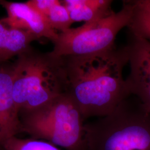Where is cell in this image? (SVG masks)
Instances as JSON below:
<instances>
[{
	"instance_id": "obj_1",
	"label": "cell",
	"mask_w": 150,
	"mask_h": 150,
	"mask_svg": "<svg viewBox=\"0 0 150 150\" xmlns=\"http://www.w3.org/2000/svg\"><path fill=\"white\" fill-rule=\"evenodd\" d=\"M64 57L69 92L84 121L110 115L131 96L122 75L129 62L127 45L97 54Z\"/></svg>"
},
{
	"instance_id": "obj_2",
	"label": "cell",
	"mask_w": 150,
	"mask_h": 150,
	"mask_svg": "<svg viewBox=\"0 0 150 150\" xmlns=\"http://www.w3.org/2000/svg\"><path fill=\"white\" fill-rule=\"evenodd\" d=\"M13 95L20 115L36 110L69 92L64 57L30 48L12 64Z\"/></svg>"
},
{
	"instance_id": "obj_3",
	"label": "cell",
	"mask_w": 150,
	"mask_h": 150,
	"mask_svg": "<svg viewBox=\"0 0 150 150\" xmlns=\"http://www.w3.org/2000/svg\"><path fill=\"white\" fill-rule=\"evenodd\" d=\"M84 131L86 150H150V114L136 97L85 123Z\"/></svg>"
},
{
	"instance_id": "obj_4",
	"label": "cell",
	"mask_w": 150,
	"mask_h": 150,
	"mask_svg": "<svg viewBox=\"0 0 150 150\" xmlns=\"http://www.w3.org/2000/svg\"><path fill=\"white\" fill-rule=\"evenodd\" d=\"M20 115L22 132L66 150H86L84 122L69 92Z\"/></svg>"
},
{
	"instance_id": "obj_5",
	"label": "cell",
	"mask_w": 150,
	"mask_h": 150,
	"mask_svg": "<svg viewBox=\"0 0 150 150\" xmlns=\"http://www.w3.org/2000/svg\"><path fill=\"white\" fill-rule=\"evenodd\" d=\"M118 12L105 18L59 33L51 52L59 57L81 56L100 53L115 47L117 35L131 20L132 1H123Z\"/></svg>"
},
{
	"instance_id": "obj_6",
	"label": "cell",
	"mask_w": 150,
	"mask_h": 150,
	"mask_svg": "<svg viewBox=\"0 0 150 150\" xmlns=\"http://www.w3.org/2000/svg\"><path fill=\"white\" fill-rule=\"evenodd\" d=\"M126 45L130 65L126 80L129 93L136 97L150 114V41L129 34Z\"/></svg>"
},
{
	"instance_id": "obj_7",
	"label": "cell",
	"mask_w": 150,
	"mask_h": 150,
	"mask_svg": "<svg viewBox=\"0 0 150 150\" xmlns=\"http://www.w3.org/2000/svg\"><path fill=\"white\" fill-rule=\"evenodd\" d=\"M0 4L7 13V16L1 19V21L10 27L30 32L38 39L47 38L52 43L57 38L59 33L50 26L41 14L27 2L1 0Z\"/></svg>"
},
{
	"instance_id": "obj_8",
	"label": "cell",
	"mask_w": 150,
	"mask_h": 150,
	"mask_svg": "<svg viewBox=\"0 0 150 150\" xmlns=\"http://www.w3.org/2000/svg\"><path fill=\"white\" fill-rule=\"evenodd\" d=\"M22 132L20 113L13 95L12 65L0 66V148Z\"/></svg>"
},
{
	"instance_id": "obj_9",
	"label": "cell",
	"mask_w": 150,
	"mask_h": 150,
	"mask_svg": "<svg viewBox=\"0 0 150 150\" xmlns=\"http://www.w3.org/2000/svg\"><path fill=\"white\" fill-rule=\"evenodd\" d=\"M69 12L73 22L91 23L111 15V0H64L61 1Z\"/></svg>"
},
{
	"instance_id": "obj_10",
	"label": "cell",
	"mask_w": 150,
	"mask_h": 150,
	"mask_svg": "<svg viewBox=\"0 0 150 150\" xmlns=\"http://www.w3.org/2000/svg\"><path fill=\"white\" fill-rule=\"evenodd\" d=\"M37 40L31 33L10 27L0 20V63L25 52Z\"/></svg>"
},
{
	"instance_id": "obj_11",
	"label": "cell",
	"mask_w": 150,
	"mask_h": 150,
	"mask_svg": "<svg viewBox=\"0 0 150 150\" xmlns=\"http://www.w3.org/2000/svg\"><path fill=\"white\" fill-rule=\"evenodd\" d=\"M133 11L127 26L129 33L150 41V0L132 1Z\"/></svg>"
},
{
	"instance_id": "obj_12",
	"label": "cell",
	"mask_w": 150,
	"mask_h": 150,
	"mask_svg": "<svg viewBox=\"0 0 150 150\" xmlns=\"http://www.w3.org/2000/svg\"><path fill=\"white\" fill-rule=\"evenodd\" d=\"M42 16L54 30L59 31V32L69 29L74 23L70 18L67 10L61 1L51 0Z\"/></svg>"
},
{
	"instance_id": "obj_13",
	"label": "cell",
	"mask_w": 150,
	"mask_h": 150,
	"mask_svg": "<svg viewBox=\"0 0 150 150\" xmlns=\"http://www.w3.org/2000/svg\"><path fill=\"white\" fill-rule=\"evenodd\" d=\"M2 149L4 150H61L57 146L44 140L20 139L17 136L8 139Z\"/></svg>"
}]
</instances>
